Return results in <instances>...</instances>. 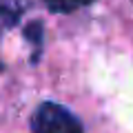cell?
<instances>
[{
    "instance_id": "obj_1",
    "label": "cell",
    "mask_w": 133,
    "mask_h": 133,
    "mask_svg": "<svg viewBox=\"0 0 133 133\" xmlns=\"http://www.w3.org/2000/svg\"><path fill=\"white\" fill-rule=\"evenodd\" d=\"M33 133H82V124L69 109L56 102H42L31 118Z\"/></svg>"
},
{
    "instance_id": "obj_2",
    "label": "cell",
    "mask_w": 133,
    "mask_h": 133,
    "mask_svg": "<svg viewBox=\"0 0 133 133\" xmlns=\"http://www.w3.org/2000/svg\"><path fill=\"white\" fill-rule=\"evenodd\" d=\"M27 7V0H0V16L7 22H16Z\"/></svg>"
},
{
    "instance_id": "obj_3",
    "label": "cell",
    "mask_w": 133,
    "mask_h": 133,
    "mask_svg": "<svg viewBox=\"0 0 133 133\" xmlns=\"http://www.w3.org/2000/svg\"><path fill=\"white\" fill-rule=\"evenodd\" d=\"M93 0H44V5L51 11H58V14H69V11H76L80 7L91 5Z\"/></svg>"
},
{
    "instance_id": "obj_4",
    "label": "cell",
    "mask_w": 133,
    "mask_h": 133,
    "mask_svg": "<svg viewBox=\"0 0 133 133\" xmlns=\"http://www.w3.org/2000/svg\"><path fill=\"white\" fill-rule=\"evenodd\" d=\"M24 33H27V38L33 42V47H36V49H38L40 44H42V24L31 22V24L27 27V31H24Z\"/></svg>"
}]
</instances>
